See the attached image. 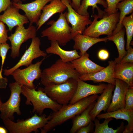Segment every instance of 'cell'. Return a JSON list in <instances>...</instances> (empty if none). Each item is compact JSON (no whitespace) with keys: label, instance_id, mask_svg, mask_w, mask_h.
Masks as SVG:
<instances>
[{"label":"cell","instance_id":"7c38bea8","mask_svg":"<svg viewBox=\"0 0 133 133\" xmlns=\"http://www.w3.org/2000/svg\"><path fill=\"white\" fill-rule=\"evenodd\" d=\"M67 7V12H66V18L68 23L71 25V35L73 38L77 34H82L86 28V26L92 22L89 16L81 15L71 6L70 0H61Z\"/></svg>","mask_w":133,"mask_h":133},{"label":"cell","instance_id":"603a6c76","mask_svg":"<svg viewBox=\"0 0 133 133\" xmlns=\"http://www.w3.org/2000/svg\"><path fill=\"white\" fill-rule=\"evenodd\" d=\"M115 79L126 83L129 87L133 86V63H116L114 70Z\"/></svg>","mask_w":133,"mask_h":133},{"label":"cell","instance_id":"30bf717a","mask_svg":"<svg viewBox=\"0 0 133 133\" xmlns=\"http://www.w3.org/2000/svg\"><path fill=\"white\" fill-rule=\"evenodd\" d=\"M37 31L36 28L33 25H29L27 28L24 25L17 26L15 32L8 37L11 45V57L13 59L18 57L22 44L36 37Z\"/></svg>","mask_w":133,"mask_h":133},{"label":"cell","instance_id":"d590c367","mask_svg":"<svg viewBox=\"0 0 133 133\" xmlns=\"http://www.w3.org/2000/svg\"><path fill=\"white\" fill-rule=\"evenodd\" d=\"M94 126L92 121L88 125L83 127L79 129L76 132L77 133H88L90 132L93 129Z\"/></svg>","mask_w":133,"mask_h":133},{"label":"cell","instance_id":"4316f807","mask_svg":"<svg viewBox=\"0 0 133 133\" xmlns=\"http://www.w3.org/2000/svg\"><path fill=\"white\" fill-rule=\"evenodd\" d=\"M125 31L122 28L116 33L107 37L108 40L113 41L115 44L118 52V56L115 61L116 63H119L127 53L125 49L124 35Z\"/></svg>","mask_w":133,"mask_h":133},{"label":"cell","instance_id":"5b68a950","mask_svg":"<svg viewBox=\"0 0 133 133\" xmlns=\"http://www.w3.org/2000/svg\"><path fill=\"white\" fill-rule=\"evenodd\" d=\"M51 114L47 116L45 114L38 116L36 114L25 120L18 119L14 122L9 118L3 119L5 126L10 133H37L50 119Z\"/></svg>","mask_w":133,"mask_h":133},{"label":"cell","instance_id":"4fadbf2b","mask_svg":"<svg viewBox=\"0 0 133 133\" xmlns=\"http://www.w3.org/2000/svg\"><path fill=\"white\" fill-rule=\"evenodd\" d=\"M51 0H35L29 3L22 4L18 2H13L15 7L23 11L28 18L30 23L29 25L37 22L41 14V11L47 4Z\"/></svg>","mask_w":133,"mask_h":133},{"label":"cell","instance_id":"e575fe53","mask_svg":"<svg viewBox=\"0 0 133 133\" xmlns=\"http://www.w3.org/2000/svg\"><path fill=\"white\" fill-rule=\"evenodd\" d=\"M127 50L126 54L119 63L121 64L133 63V49L130 46L129 48Z\"/></svg>","mask_w":133,"mask_h":133},{"label":"cell","instance_id":"1f68e13d","mask_svg":"<svg viewBox=\"0 0 133 133\" xmlns=\"http://www.w3.org/2000/svg\"><path fill=\"white\" fill-rule=\"evenodd\" d=\"M11 49L9 45L7 43L1 44L0 47V57L1 58V65L0 70V79L3 78L2 72L3 65L6 58V56L8 50Z\"/></svg>","mask_w":133,"mask_h":133},{"label":"cell","instance_id":"60d3db41","mask_svg":"<svg viewBox=\"0 0 133 133\" xmlns=\"http://www.w3.org/2000/svg\"><path fill=\"white\" fill-rule=\"evenodd\" d=\"M2 104V103L1 101V99L0 97V110Z\"/></svg>","mask_w":133,"mask_h":133},{"label":"cell","instance_id":"9a60e30c","mask_svg":"<svg viewBox=\"0 0 133 133\" xmlns=\"http://www.w3.org/2000/svg\"><path fill=\"white\" fill-rule=\"evenodd\" d=\"M108 65L101 70L93 74L80 76L79 79L83 81H91L95 83L105 82L115 85L114 70L116 64L115 60L109 61Z\"/></svg>","mask_w":133,"mask_h":133},{"label":"cell","instance_id":"f546056e","mask_svg":"<svg viewBox=\"0 0 133 133\" xmlns=\"http://www.w3.org/2000/svg\"><path fill=\"white\" fill-rule=\"evenodd\" d=\"M122 24L125 29L127 36L126 49L127 50L130 48L133 35V13L129 16L125 17L123 19Z\"/></svg>","mask_w":133,"mask_h":133},{"label":"cell","instance_id":"ac0fdd59","mask_svg":"<svg viewBox=\"0 0 133 133\" xmlns=\"http://www.w3.org/2000/svg\"><path fill=\"white\" fill-rule=\"evenodd\" d=\"M89 57V54L86 52L79 58L71 62L80 76L95 73L104 68L92 61Z\"/></svg>","mask_w":133,"mask_h":133},{"label":"cell","instance_id":"e0dca14e","mask_svg":"<svg viewBox=\"0 0 133 133\" xmlns=\"http://www.w3.org/2000/svg\"><path fill=\"white\" fill-rule=\"evenodd\" d=\"M115 79V85L114 93L107 112H111L125 108V99L126 93L129 85L123 81Z\"/></svg>","mask_w":133,"mask_h":133},{"label":"cell","instance_id":"8d00e7d4","mask_svg":"<svg viewBox=\"0 0 133 133\" xmlns=\"http://www.w3.org/2000/svg\"><path fill=\"white\" fill-rule=\"evenodd\" d=\"M12 3L11 0H0V13L5 11Z\"/></svg>","mask_w":133,"mask_h":133},{"label":"cell","instance_id":"d6a6232c","mask_svg":"<svg viewBox=\"0 0 133 133\" xmlns=\"http://www.w3.org/2000/svg\"><path fill=\"white\" fill-rule=\"evenodd\" d=\"M123 0H106L107 7L104 9L105 12L108 15L115 13L117 12V5L120 1Z\"/></svg>","mask_w":133,"mask_h":133},{"label":"cell","instance_id":"f1b7e54d","mask_svg":"<svg viewBox=\"0 0 133 133\" xmlns=\"http://www.w3.org/2000/svg\"><path fill=\"white\" fill-rule=\"evenodd\" d=\"M103 122L100 123L99 119L95 118L94 121L95 129L94 133H120L123 129V123H122L120 126L117 129L114 130L113 128L109 127L108 124L111 121L113 120L112 118L105 119Z\"/></svg>","mask_w":133,"mask_h":133},{"label":"cell","instance_id":"83f0119b","mask_svg":"<svg viewBox=\"0 0 133 133\" xmlns=\"http://www.w3.org/2000/svg\"><path fill=\"white\" fill-rule=\"evenodd\" d=\"M117 8L120 11L119 21L114 31L113 35L119 31L123 28V26L122 22L126 16L133 12V0H123L119 2L117 5Z\"/></svg>","mask_w":133,"mask_h":133},{"label":"cell","instance_id":"8992f818","mask_svg":"<svg viewBox=\"0 0 133 133\" xmlns=\"http://www.w3.org/2000/svg\"><path fill=\"white\" fill-rule=\"evenodd\" d=\"M77 79L71 78L61 84H49L45 86L44 92L50 98L58 104L62 105L67 104L76 91Z\"/></svg>","mask_w":133,"mask_h":133},{"label":"cell","instance_id":"44dd1931","mask_svg":"<svg viewBox=\"0 0 133 133\" xmlns=\"http://www.w3.org/2000/svg\"><path fill=\"white\" fill-rule=\"evenodd\" d=\"M98 119L109 118L121 119L127 121L128 124L125 127L123 133H132L133 131V110H128L125 108L111 112L99 114L97 116Z\"/></svg>","mask_w":133,"mask_h":133},{"label":"cell","instance_id":"cb8c5ba5","mask_svg":"<svg viewBox=\"0 0 133 133\" xmlns=\"http://www.w3.org/2000/svg\"><path fill=\"white\" fill-rule=\"evenodd\" d=\"M50 46L46 50V53L58 55L60 59L64 62H71L79 58L81 56L76 50L69 51L65 50L60 48L57 42L50 41Z\"/></svg>","mask_w":133,"mask_h":133},{"label":"cell","instance_id":"484cf974","mask_svg":"<svg viewBox=\"0 0 133 133\" xmlns=\"http://www.w3.org/2000/svg\"><path fill=\"white\" fill-rule=\"evenodd\" d=\"M96 101L90 104L80 115L76 116L72 119V125L70 131L71 133H75L80 128L88 125L92 121L90 113L94 107Z\"/></svg>","mask_w":133,"mask_h":133},{"label":"cell","instance_id":"7402d4cb","mask_svg":"<svg viewBox=\"0 0 133 133\" xmlns=\"http://www.w3.org/2000/svg\"><path fill=\"white\" fill-rule=\"evenodd\" d=\"M72 39L74 42L73 48L76 50H80L79 55L80 56L86 52L95 44L101 42H106L108 40L107 37L103 38H94L80 34H76Z\"/></svg>","mask_w":133,"mask_h":133},{"label":"cell","instance_id":"d4e9b609","mask_svg":"<svg viewBox=\"0 0 133 133\" xmlns=\"http://www.w3.org/2000/svg\"><path fill=\"white\" fill-rule=\"evenodd\" d=\"M99 4L106 8L107 7L106 1L105 0H83L76 12L84 16H89L87 10L89 7H92L93 13L96 8L98 12L99 18H102L108 14L105 11H102L97 5Z\"/></svg>","mask_w":133,"mask_h":133},{"label":"cell","instance_id":"9c48e42d","mask_svg":"<svg viewBox=\"0 0 133 133\" xmlns=\"http://www.w3.org/2000/svg\"><path fill=\"white\" fill-rule=\"evenodd\" d=\"M45 58L35 64H32L26 68L21 69L18 68L10 74L18 84L33 89L35 88L33 82L35 80L40 78L42 70L40 66Z\"/></svg>","mask_w":133,"mask_h":133},{"label":"cell","instance_id":"ffe728a7","mask_svg":"<svg viewBox=\"0 0 133 133\" xmlns=\"http://www.w3.org/2000/svg\"><path fill=\"white\" fill-rule=\"evenodd\" d=\"M42 10V12L36 23L37 31L52 16L57 13H63L67 9L65 4L61 0H51Z\"/></svg>","mask_w":133,"mask_h":133},{"label":"cell","instance_id":"7a4b0ae2","mask_svg":"<svg viewBox=\"0 0 133 133\" xmlns=\"http://www.w3.org/2000/svg\"><path fill=\"white\" fill-rule=\"evenodd\" d=\"M80 76L71 62H65L59 59L43 70L40 78L45 86L50 84L63 83L71 78L78 79Z\"/></svg>","mask_w":133,"mask_h":133},{"label":"cell","instance_id":"3957f363","mask_svg":"<svg viewBox=\"0 0 133 133\" xmlns=\"http://www.w3.org/2000/svg\"><path fill=\"white\" fill-rule=\"evenodd\" d=\"M21 93L26 98L25 104L33 105V113L35 112L40 116L42 115L45 109H50L53 112L59 110L62 105L54 101L44 92V89L40 88L37 91L35 88L31 89L22 85Z\"/></svg>","mask_w":133,"mask_h":133},{"label":"cell","instance_id":"2e32d148","mask_svg":"<svg viewBox=\"0 0 133 133\" xmlns=\"http://www.w3.org/2000/svg\"><path fill=\"white\" fill-rule=\"evenodd\" d=\"M77 88L76 93L69 104H74L80 100L92 95L101 94L107 87V84L100 83L95 85L90 84L80 80L77 79Z\"/></svg>","mask_w":133,"mask_h":133},{"label":"cell","instance_id":"836d02e7","mask_svg":"<svg viewBox=\"0 0 133 133\" xmlns=\"http://www.w3.org/2000/svg\"><path fill=\"white\" fill-rule=\"evenodd\" d=\"M8 31L6 29L4 23L0 21V44L6 43L8 40L7 34Z\"/></svg>","mask_w":133,"mask_h":133},{"label":"cell","instance_id":"6da1fadb","mask_svg":"<svg viewBox=\"0 0 133 133\" xmlns=\"http://www.w3.org/2000/svg\"><path fill=\"white\" fill-rule=\"evenodd\" d=\"M99 97L94 95L82 99L72 104L62 105L58 111L51 114V118L44 126L40 129L41 133H47L68 120L80 114Z\"/></svg>","mask_w":133,"mask_h":133},{"label":"cell","instance_id":"f35d334b","mask_svg":"<svg viewBox=\"0 0 133 133\" xmlns=\"http://www.w3.org/2000/svg\"><path fill=\"white\" fill-rule=\"evenodd\" d=\"M71 0L70 4L73 8L76 11L80 5L81 0Z\"/></svg>","mask_w":133,"mask_h":133},{"label":"cell","instance_id":"52a82bcc","mask_svg":"<svg viewBox=\"0 0 133 133\" xmlns=\"http://www.w3.org/2000/svg\"><path fill=\"white\" fill-rule=\"evenodd\" d=\"M119 13L117 12L104 16L98 20V15L93 16L94 19L90 26L86 28L82 34L90 37L98 38L101 35L108 36L113 35L114 31L119 21Z\"/></svg>","mask_w":133,"mask_h":133},{"label":"cell","instance_id":"74e56055","mask_svg":"<svg viewBox=\"0 0 133 133\" xmlns=\"http://www.w3.org/2000/svg\"><path fill=\"white\" fill-rule=\"evenodd\" d=\"M98 56L100 60H105L107 59L109 56L108 52L105 49H101L98 52Z\"/></svg>","mask_w":133,"mask_h":133},{"label":"cell","instance_id":"b9f144b4","mask_svg":"<svg viewBox=\"0 0 133 133\" xmlns=\"http://www.w3.org/2000/svg\"><path fill=\"white\" fill-rule=\"evenodd\" d=\"M13 1V2H15V3H17L18 2H19V1L21 0H12Z\"/></svg>","mask_w":133,"mask_h":133},{"label":"cell","instance_id":"4dcf8cb0","mask_svg":"<svg viewBox=\"0 0 133 133\" xmlns=\"http://www.w3.org/2000/svg\"><path fill=\"white\" fill-rule=\"evenodd\" d=\"M125 101V108L128 110H133V86L129 87L127 90Z\"/></svg>","mask_w":133,"mask_h":133},{"label":"cell","instance_id":"ab89813d","mask_svg":"<svg viewBox=\"0 0 133 133\" xmlns=\"http://www.w3.org/2000/svg\"><path fill=\"white\" fill-rule=\"evenodd\" d=\"M7 130L4 128L2 126H0V133H7Z\"/></svg>","mask_w":133,"mask_h":133},{"label":"cell","instance_id":"d6986e66","mask_svg":"<svg viewBox=\"0 0 133 133\" xmlns=\"http://www.w3.org/2000/svg\"><path fill=\"white\" fill-rule=\"evenodd\" d=\"M115 87V85L108 83L101 95L98 97L97 101L90 113L92 121H94L102 111H107L111 104Z\"/></svg>","mask_w":133,"mask_h":133},{"label":"cell","instance_id":"277c9868","mask_svg":"<svg viewBox=\"0 0 133 133\" xmlns=\"http://www.w3.org/2000/svg\"><path fill=\"white\" fill-rule=\"evenodd\" d=\"M66 12L60 13L57 20H51L47 23L50 26L43 31L41 37H47L50 41H56L61 46H65L72 39V28L66 18Z\"/></svg>","mask_w":133,"mask_h":133},{"label":"cell","instance_id":"7bdbcfd3","mask_svg":"<svg viewBox=\"0 0 133 133\" xmlns=\"http://www.w3.org/2000/svg\"><path fill=\"white\" fill-rule=\"evenodd\" d=\"M1 44H0V45H1Z\"/></svg>","mask_w":133,"mask_h":133},{"label":"cell","instance_id":"ba28073f","mask_svg":"<svg viewBox=\"0 0 133 133\" xmlns=\"http://www.w3.org/2000/svg\"><path fill=\"white\" fill-rule=\"evenodd\" d=\"M22 86L16 82L9 84L11 92L10 98L6 102L2 103L0 110V117L2 119L9 118L13 121L14 113H16L18 115H21L20 106Z\"/></svg>","mask_w":133,"mask_h":133},{"label":"cell","instance_id":"5bb4252c","mask_svg":"<svg viewBox=\"0 0 133 133\" xmlns=\"http://www.w3.org/2000/svg\"><path fill=\"white\" fill-rule=\"evenodd\" d=\"M19 10L15 6L12 2L4 13L0 15V21L7 25L9 31H11L15 26L24 25L29 22L25 15L20 13Z\"/></svg>","mask_w":133,"mask_h":133},{"label":"cell","instance_id":"8fae6325","mask_svg":"<svg viewBox=\"0 0 133 133\" xmlns=\"http://www.w3.org/2000/svg\"><path fill=\"white\" fill-rule=\"evenodd\" d=\"M32 39L29 47L26 50L18 63L12 68L3 70L5 75H10L13 71L22 66L28 67L32 64L34 59L41 56L44 57L47 56V55L46 52L41 50L40 48L41 43L39 38L36 36Z\"/></svg>","mask_w":133,"mask_h":133}]
</instances>
